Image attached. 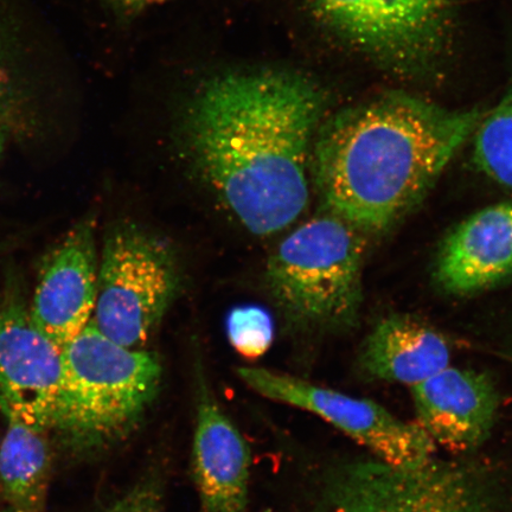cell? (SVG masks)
<instances>
[{
    "label": "cell",
    "mask_w": 512,
    "mask_h": 512,
    "mask_svg": "<svg viewBox=\"0 0 512 512\" xmlns=\"http://www.w3.org/2000/svg\"><path fill=\"white\" fill-rule=\"evenodd\" d=\"M93 220H83L44 255L29 306L32 323L61 350L91 323L99 259Z\"/></svg>",
    "instance_id": "cell-10"
},
{
    "label": "cell",
    "mask_w": 512,
    "mask_h": 512,
    "mask_svg": "<svg viewBox=\"0 0 512 512\" xmlns=\"http://www.w3.org/2000/svg\"><path fill=\"white\" fill-rule=\"evenodd\" d=\"M177 288L174 256L145 230L123 226L107 236L99 260L92 323L130 349L149 341Z\"/></svg>",
    "instance_id": "cell-6"
},
{
    "label": "cell",
    "mask_w": 512,
    "mask_h": 512,
    "mask_svg": "<svg viewBox=\"0 0 512 512\" xmlns=\"http://www.w3.org/2000/svg\"><path fill=\"white\" fill-rule=\"evenodd\" d=\"M4 143H5L4 132L0 131V152L3 151Z\"/></svg>",
    "instance_id": "cell-20"
},
{
    "label": "cell",
    "mask_w": 512,
    "mask_h": 512,
    "mask_svg": "<svg viewBox=\"0 0 512 512\" xmlns=\"http://www.w3.org/2000/svg\"><path fill=\"white\" fill-rule=\"evenodd\" d=\"M0 512H19V511L15 510L14 508L8 507L3 510H0Z\"/></svg>",
    "instance_id": "cell-21"
},
{
    "label": "cell",
    "mask_w": 512,
    "mask_h": 512,
    "mask_svg": "<svg viewBox=\"0 0 512 512\" xmlns=\"http://www.w3.org/2000/svg\"><path fill=\"white\" fill-rule=\"evenodd\" d=\"M230 344L242 356L256 358L270 349L274 337L273 319L260 306L235 307L227 319Z\"/></svg>",
    "instance_id": "cell-17"
},
{
    "label": "cell",
    "mask_w": 512,
    "mask_h": 512,
    "mask_svg": "<svg viewBox=\"0 0 512 512\" xmlns=\"http://www.w3.org/2000/svg\"><path fill=\"white\" fill-rule=\"evenodd\" d=\"M409 389L416 424L435 445L471 454L491 437L501 396L488 374L448 366Z\"/></svg>",
    "instance_id": "cell-11"
},
{
    "label": "cell",
    "mask_w": 512,
    "mask_h": 512,
    "mask_svg": "<svg viewBox=\"0 0 512 512\" xmlns=\"http://www.w3.org/2000/svg\"><path fill=\"white\" fill-rule=\"evenodd\" d=\"M323 110L312 81L275 70L221 76L197 96L187 123L192 158L249 232L278 233L303 214Z\"/></svg>",
    "instance_id": "cell-1"
},
{
    "label": "cell",
    "mask_w": 512,
    "mask_h": 512,
    "mask_svg": "<svg viewBox=\"0 0 512 512\" xmlns=\"http://www.w3.org/2000/svg\"><path fill=\"white\" fill-rule=\"evenodd\" d=\"M503 476L476 459L402 467L377 458L332 467L315 512H511Z\"/></svg>",
    "instance_id": "cell-3"
},
{
    "label": "cell",
    "mask_w": 512,
    "mask_h": 512,
    "mask_svg": "<svg viewBox=\"0 0 512 512\" xmlns=\"http://www.w3.org/2000/svg\"><path fill=\"white\" fill-rule=\"evenodd\" d=\"M447 339L411 316H390L377 323L364 341L358 363L370 380L409 388L450 366Z\"/></svg>",
    "instance_id": "cell-14"
},
{
    "label": "cell",
    "mask_w": 512,
    "mask_h": 512,
    "mask_svg": "<svg viewBox=\"0 0 512 512\" xmlns=\"http://www.w3.org/2000/svg\"><path fill=\"white\" fill-rule=\"evenodd\" d=\"M238 374L254 392L317 415L382 462L415 467L430 462L437 451L416 422L401 420L374 401L262 368L242 367Z\"/></svg>",
    "instance_id": "cell-7"
},
{
    "label": "cell",
    "mask_w": 512,
    "mask_h": 512,
    "mask_svg": "<svg viewBox=\"0 0 512 512\" xmlns=\"http://www.w3.org/2000/svg\"><path fill=\"white\" fill-rule=\"evenodd\" d=\"M362 232L325 213L302 224L268 260L275 302L294 322L341 326L354 322L362 302Z\"/></svg>",
    "instance_id": "cell-5"
},
{
    "label": "cell",
    "mask_w": 512,
    "mask_h": 512,
    "mask_svg": "<svg viewBox=\"0 0 512 512\" xmlns=\"http://www.w3.org/2000/svg\"><path fill=\"white\" fill-rule=\"evenodd\" d=\"M0 444V489L8 507L19 512H43L51 467L47 433L17 416H4Z\"/></svg>",
    "instance_id": "cell-15"
},
{
    "label": "cell",
    "mask_w": 512,
    "mask_h": 512,
    "mask_svg": "<svg viewBox=\"0 0 512 512\" xmlns=\"http://www.w3.org/2000/svg\"><path fill=\"white\" fill-rule=\"evenodd\" d=\"M475 162L492 181L512 189V95L476 128Z\"/></svg>",
    "instance_id": "cell-16"
},
{
    "label": "cell",
    "mask_w": 512,
    "mask_h": 512,
    "mask_svg": "<svg viewBox=\"0 0 512 512\" xmlns=\"http://www.w3.org/2000/svg\"><path fill=\"white\" fill-rule=\"evenodd\" d=\"M12 100V86L11 80L8 73V69L5 68L2 56H0V124L6 117V114L10 111ZM0 131L2 125H0Z\"/></svg>",
    "instance_id": "cell-19"
},
{
    "label": "cell",
    "mask_w": 512,
    "mask_h": 512,
    "mask_svg": "<svg viewBox=\"0 0 512 512\" xmlns=\"http://www.w3.org/2000/svg\"><path fill=\"white\" fill-rule=\"evenodd\" d=\"M479 121L478 110L399 93L338 113L319 128L311 157L325 210L362 233L387 230L425 197Z\"/></svg>",
    "instance_id": "cell-2"
},
{
    "label": "cell",
    "mask_w": 512,
    "mask_h": 512,
    "mask_svg": "<svg viewBox=\"0 0 512 512\" xmlns=\"http://www.w3.org/2000/svg\"><path fill=\"white\" fill-rule=\"evenodd\" d=\"M315 15L364 53L418 62L443 42L451 0H309Z\"/></svg>",
    "instance_id": "cell-9"
},
{
    "label": "cell",
    "mask_w": 512,
    "mask_h": 512,
    "mask_svg": "<svg viewBox=\"0 0 512 512\" xmlns=\"http://www.w3.org/2000/svg\"><path fill=\"white\" fill-rule=\"evenodd\" d=\"M251 448L206 384L198 387L192 467L201 512H246Z\"/></svg>",
    "instance_id": "cell-12"
},
{
    "label": "cell",
    "mask_w": 512,
    "mask_h": 512,
    "mask_svg": "<svg viewBox=\"0 0 512 512\" xmlns=\"http://www.w3.org/2000/svg\"><path fill=\"white\" fill-rule=\"evenodd\" d=\"M512 275V200L473 214L441 246L437 279L444 290H486Z\"/></svg>",
    "instance_id": "cell-13"
},
{
    "label": "cell",
    "mask_w": 512,
    "mask_h": 512,
    "mask_svg": "<svg viewBox=\"0 0 512 512\" xmlns=\"http://www.w3.org/2000/svg\"><path fill=\"white\" fill-rule=\"evenodd\" d=\"M0 412L46 433L60 432L63 421L61 349L32 323L15 291L0 297Z\"/></svg>",
    "instance_id": "cell-8"
},
{
    "label": "cell",
    "mask_w": 512,
    "mask_h": 512,
    "mask_svg": "<svg viewBox=\"0 0 512 512\" xmlns=\"http://www.w3.org/2000/svg\"><path fill=\"white\" fill-rule=\"evenodd\" d=\"M104 512H163L160 484L147 478Z\"/></svg>",
    "instance_id": "cell-18"
},
{
    "label": "cell",
    "mask_w": 512,
    "mask_h": 512,
    "mask_svg": "<svg viewBox=\"0 0 512 512\" xmlns=\"http://www.w3.org/2000/svg\"><path fill=\"white\" fill-rule=\"evenodd\" d=\"M61 352L60 433L81 448L124 439L158 394L163 369L157 355L113 342L92 320Z\"/></svg>",
    "instance_id": "cell-4"
}]
</instances>
